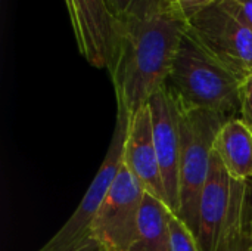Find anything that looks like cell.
<instances>
[{"label": "cell", "instance_id": "9", "mask_svg": "<svg viewBox=\"0 0 252 251\" xmlns=\"http://www.w3.org/2000/svg\"><path fill=\"white\" fill-rule=\"evenodd\" d=\"M123 164L130 170L148 194L167 204V195L154 142L151 109L148 104L130 115Z\"/></svg>", "mask_w": 252, "mask_h": 251}, {"label": "cell", "instance_id": "5", "mask_svg": "<svg viewBox=\"0 0 252 251\" xmlns=\"http://www.w3.org/2000/svg\"><path fill=\"white\" fill-rule=\"evenodd\" d=\"M186 33L242 81L252 74V30L221 0L189 19Z\"/></svg>", "mask_w": 252, "mask_h": 251}, {"label": "cell", "instance_id": "12", "mask_svg": "<svg viewBox=\"0 0 252 251\" xmlns=\"http://www.w3.org/2000/svg\"><path fill=\"white\" fill-rule=\"evenodd\" d=\"M173 212L161 200L145 194L137 235L128 251H171L170 220Z\"/></svg>", "mask_w": 252, "mask_h": 251}, {"label": "cell", "instance_id": "18", "mask_svg": "<svg viewBox=\"0 0 252 251\" xmlns=\"http://www.w3.org/2000/svg\"><path fill=\"white\" fill-rule=\"evenodd\" d=\"M223 4L238 15L252 30V0H221Z\"/></svg>", "mask_w": 252, "mask_h": 251}, {"label": "cell", "instance_id": "7", "mask_svg": "<svg viewBox=\"0 0 252 251\" xmlns=\"http://www.w3.org/2000/svg\"><path fill=\"white\" fill-rule=\"evenodd\" d=\"M152 118L154 142L170 210L179 213V163H180V107L164 86L148 102Z\"/></svg>", "mask_w": 252, "mask_h": 251}, {"label": "cell", "instance_id": "4", "mask_svg": "<svg viewBox=\"0 0 252 251\" xmlns=\"http://www.w3.org/2000/svg\"><path fill=\"white\" fill-rule=\"evenodd\" d=\"M130 114L117 108V120L106 155L81 198L78 207L63 226L37 251H99L92 238V226L94 217L108 195L121 166L124 155V143L128 130Z\"/></svg>", "mask_w": 252, "mask_h": 251}, {"label": "cell", "instance_id": "2", "mask_svg": "<svg viewBox=\"0 0 252 251\" xmlns=\"http://www.w3.org/2000/svg\"><path fill=\"white\" fill-rule=\"evenodd\" d=\"M242 83L185 33L165 87L185 109H204L233 118L241 114Z\"/></svg>", "mask_w": 252, "mask_h": 251}, {"label": "cell", "instance_id": "14", "mask_svg": "<svg viewBox=\"0 0 252 251\" xmlns=\"http://www.w3.org/2000/svg\"><path fill=\"white\" fill-rule=\"evenodd\" d=\"M108 10L115 19L142 16L165 4V0H105Z\"/></svg>", "mask_w": 252, "mask_h": 251}, {"label": "cell", "instance_id": "8", "mask_svg": "<svg viewBox=\"0 0 252 251\" xmlns=\"http://www.w3.org/2000/svg\"><path fill=\"white\" fill-rule=\"evenodd\" d=\"M80 53L96 68L112 65L117 46V19L105 0H65Z\"/></svg>", "mask_w": 252, "mask_h": 251}, {"label": "cell", "instance_id": "6", "mask_svg": "<svg viewBox=\"0 0 252 251\" xmlns=\"http://www.w3.org/2000/svg\"><path fill=\"white\" fill-rule=\"evenodd\" d=\"M145 194L123 164L92 226V238L99 251H128L137 235Z\"/></svg>", "mask_w": 252, "mask_h": 251}, {"label": "cell", "instance_id": "10", "mask_svg": "<svg viewBox=\"0 0 252 251\" xmlns=\"http://www.w3.org/2000/svg\"><path fill=\"white\" fill-rule=\"evenodd\" d=\"M236 180L227 173L223 163L213 152L210 172L199 201L198 244L201 251H219L226 228Z\"/></svg>", "mask_w": 252, "mask_h": 251}, {"label": "cell", "instance_id": "16", "mask_svg": "<svg viewBox=\"0 0 252 251\" xmlns=\"http://www.w3.org/2000/svg\"><path fill=\"white\" fill-rule=\"evenodd\" d=\"M219 0H167V3L188 22L201 10L214 4Z\"/></svg>", "mask_w": 252, "mask_h": 251}, {"label": "cell", "instance_id": "17", "mask_svg": "<svg viewBox=\"0 0 252 251\" xmlns=\"http://www.w3.org/2000/svg\"><path fill=\"white\" fill-rule=\"evenodd\" d=\"M239 117L252 129V74L242 83Z\"/></svg>", "mask_w": 252, "mask_h": 251}, {"label": "cell", "instance_id": "13", "mask_svg": "<svg viewBox=\"0 0 252 251\" xmlns=\"http://www.w3.org/2000/svg\"><path fill=\"white\" fill-rule=\"evenodd\" d=\"M252 182L236 180L230 215L221 235L219 251H251Z\"/></svg>", "mask_w": 252, "mask_h": 251}, {"label": "cell", "instance_id": "20", "mask_svg": "<svg viewBox=\"0 0 252 251\" xmlns=\"http://www.w3.org/2000/svg\"><path fill=\"white\" fill-rule=\"evenodd\" d=\"M251 182H252V180H251Z\"/></svg>", "mask_w": 252, "mask_h": 251}, {"label": "cell", "instance_id": "15", "mask_svg": "<svg viewBox=\"0 0 252 251\" xmlns=\"http://www.w3.org/2000/svg\"><path fill=\"white\" fill-rule=\"evenodd\" d=\"M170 235H171V251H201L195 234L174 213L170 220Z\"/></svg>", "mask_w": 252, "mask_h": 251}, {"label": "cell", "instance_id": "11", "mask_svg": "<svg viewBox=\"0 0 252 251\" xmlns=\"http://www.w3.org/2000/svg\"><path fill=\"white\" fill-rule=\"evenodd\" d=\"M214 154L239 182L252 180V129L241 118H229L217 133Z\"/></svg>", "mask_w": 252, "mask_h": 251}, {"label": "cell", "instance_id": "3", "mask_svg": "<svg viewBox=\"0 0 252 251\" xmlns=\"http://www.w3.org/2000/svg\"><path fill=\"white\" fill-rule=\"evenodd\" d=\"M180 107V105H179ZM229 118L204 109L180 107V163L177 216L198 235L199 201L210 172L214 142Z\"/></svg>", "mask_w": 252, "mask_h": 251}, {"label": "cell", "instance_id": "1", "mask_svg": "<svg viewBox=\"0 0 252 251\" xmlns=\"http://www.w3.org/2000/svg\"><path fill=\"white\" fill-rule=\"evenodd\" d=\"M186 33V21L167 3L142 15L117 19L111 80L117 108L130 115L165 86Z\"/></svg>", "mask_w": 252, "mask_h": 251}, {"label": "cell", "instance_id": "19", "mask_svg": "<svg viewBox=\"0 0 252 251\" xmlns=\"http://www.w3.org/2000/svg\"><path fill=\"white\" fill-rule=\"evenodd\" d=\"M251 251H252V249H251Z\"/></svg>", "mask_w": 252, "mask_h": 251}]
</instances>
